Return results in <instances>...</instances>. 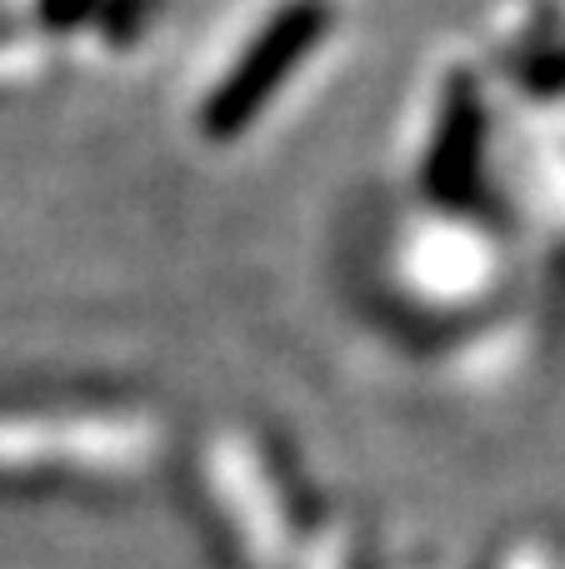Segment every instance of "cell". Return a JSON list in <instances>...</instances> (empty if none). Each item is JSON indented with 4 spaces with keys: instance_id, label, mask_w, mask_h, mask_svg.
<instances>
[{
    "instance_id": "obj_1",
    "label": "cell",
    "mask_w": 565,
    "mask_h": 569,
    "mask_svg": "<svg viewBox=\"0 0 565 569\" xmlns=\"http://www.w3.org/2000/svg\"><path fill=\"white\" fill-rule=\"evenodd\" d=\"M320 20H326V16H320V6H296V10H286V16H280L276 26L266 30V40L250 50L246 70H240V76L226 86V96L216 100V126L230 130L250 106H256L260 96H266L270 86H276L280 70H286V60L296 56V50H306L310 40H316Z\"/></svg>"
}]
</instances>
